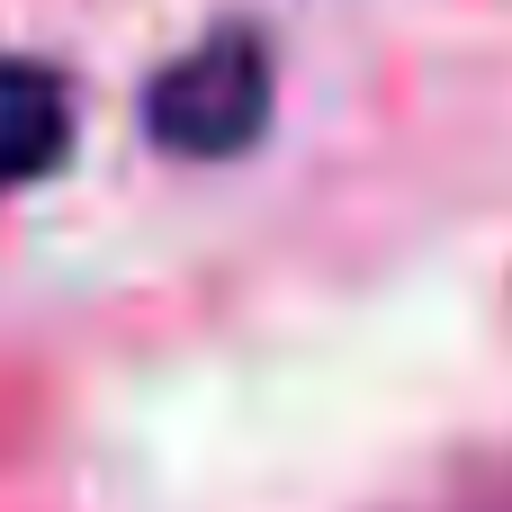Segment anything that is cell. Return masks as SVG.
Returning <instances> with one entry per match:
<instances>
[{"label": "cell", "mask_w": 512, "mask_h": 512, "mask_svg": "<svg viewBox=\"0 0 512 512\" xmlns=\"http://www.w3.org/2000/svg\"><path fill=\"white\" fill-rule=\"evenodd\" d=\"M144 126L162 153H189V162H234L261 144L270 126V45L243 36V27H216L207 45H189L153 99H144Z\"/></svg>", "instance_id": "cell-1"}, {"label": "cell", "mask_w": 512, "mask_h": 512, "mask_svg": "<svg viewBox=\"0 0 512 512\" xmlns=\"http://www.w3.org/2000/svg\"><path fill=\"white\" fill-rule=\"evenodd\" d=\"M63 153H72V81L54 63L9 54L0 63V189L63 171Z\"/></svg>", "instance_id": "cell-2"}]
</instances>
